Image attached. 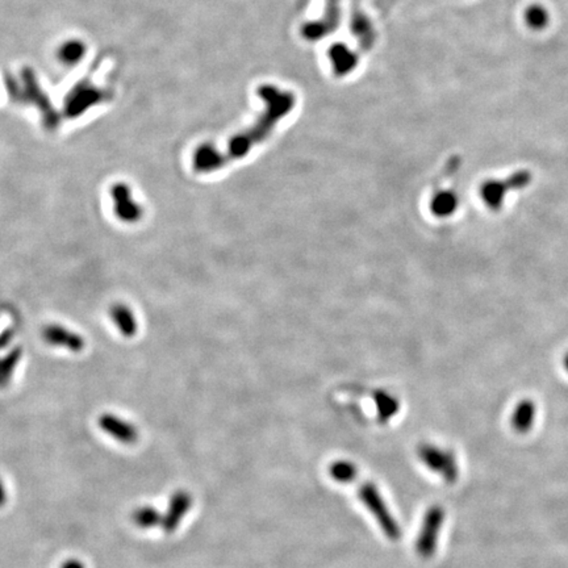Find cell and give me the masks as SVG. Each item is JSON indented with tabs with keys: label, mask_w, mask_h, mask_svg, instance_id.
Listing matches in <instances>:
<instances>
[{
	"label": "cell",
	"mask_w": 568,
	"mask_h": 568,
	"mask_svg": "<svg viewBox=\"0 0 568 568\" xmlns=\"http://www.w3.org/2000/svg\"><path fill=\"white\" fill-rule=\"evenodd\" d=\"M259 97L266 103V109L250 129L235 136L229 141L227 153H221L215 146H201L193 156V167L198 173H213L227 162L245 157L258 144L264 142L286 114L291 112L295 105L292 92L282 91L272 86H262L258 91Z\"/></svg>",
	"instance_id": "cell-1"
},
{
	"label": "cell",
	"mask_w": 568,
	"mask_h": 568,
	"mask_svg": "<svg viewBox=\"0 0 568 568\" xmlns=\"http://www.w3.org/2000/svg\"><path fill=\"white\" fill-rule=\"evenodd\" d=\"M358 481V498L362 504L371 513L376 524L379 525L382 533L392 542L399 541L402 538V527L396 521L380 490L373 481H359V478Z\"/></svg>",
	"instance_id": "cell-2"
},
{
	"label": "cell",
	"mask_w": 568,
	"mask_h": 568,
	"mask_svg": "<svg viewBox=\"0 0 568 568\" xmlns=\"http://www.w3.org/2000/svg\"><path fill=\"white\" fill-rule=\"evenodd\" d=\"M445 508L434 504L428 508L421 521L414 549L422 559H430L437 552L439 534L445 524Z\"/></svg>",
	"instance_id": "cell-3"
},
{
	"label": "cell",
	"mask_w": 568,
	"mask_h": 568,
	"mask_svg": "<svg viewBox=\"0 0 568 568\" xmlns=\"http://www.w3.org/2000/svg\"><path fill=\"white\" fill-rule=\"evenodd\" d=\"M417 458L429 471L437 473L446 483H455L459 476V467L453 451L429 442L417 446Z\"/></svg>",
	"instance_id": "cell-4"
},
{
	"label": "cell",
	"mask_w": 568,
	"mask_h": 568,
	"mask_svg": "<svg viewBox=\"0 0 568 568\" xmlns=\"http://www.w3.org/2000/svg\"><path fill=\"white\" fill-rule=\"evenodd\" d=\"M111 198L114 203L116 218L125 224H136L144 216V208L139 201L133 199L131 187L125 183H116L111 187Z\"/></svg>",
	"instance_id": "cell-5"
},
{
	"label": "cell",
	"mask_w": 568,
	"mask_h": 568,
	"mask_svg": "<svg viewBox=\"0 0 568 568\" xmlns=\"http://www.w3.org/2000/svg\"><path fill=\"white\" fill-rule=\"evenodd\" d=\"M193 504V495L190 492L184 490L175 491L168 501L166 513L164 515L161 525L162 529L167 534L174 533L179 525L182 524L186 515L191 510Z\"/></svg>",
	"instance_id": "cell-6"
},
{
	"label": "cell",
	"mask_w": 568,
	"mask_h": 568,
	"mask_svg": "<svg viewBox=\"0 0 568 568\" xmlns=\"http://www.w3.org/2000/svg\"><path fill=\"white\" fill-rule=\"evenodd\" d=\"M530 175L526 171H521L518 174L513 175L507 182H498V181H490L481 186V195L483 201L492 208L498 210V207L503 204V199L508 191V187L516 188V187H524L529 183Z\"/></svg>",
	"instance_id": "cell-7"
},
{
	"label": "cell",
	"mask_w": 568,
	"mask_h": 568,
	"mask_svg": "<svg viewBox=\"0 0 568 568\" xmlns=\"http://www.w3.org/2000/svg\"><path fill=\"white\" fill-rule=\"evenodd\" d=\"M41 334L43 340L54 348H62L70 350L73 353H80L86 346V341L80 334L73 332L60 323L46 325Z\"/></svg>",
	"instance_id": "cell-8"
},
{
	"label": "cell",
	"mask_w": 568,
	"mask_h": 568,
	"mask_svg": "<svg viewBox=\"0 0 568 568\" xmlns=\"http://www.w3.org/2000/svg\"><path fill=\"white\" fill-rule=\"evenodd\" d=\"M97 424L105 433L124 445H133L139 439V429L129 421L124 420L112 413H103L99 417Z\"/></svg>",
	"instance_id": "cell-9"
},
{
	"label": "cell",
	"mask_w": 568,
	"mask_h": 568,
	"mask_svg": "<svg viewBox=\"0 0 568 568\" xmlns=\"http://www.w3.org/2000/svg\"><path fill=\"white\" fill-rule=\"evenodd\" d=\"M111 320L114 321L117 331L125 338H132L139 332V323L131 308L123 303H116L109 309Z\"/></svg>",
	"instance_id": "cell-10"
},
{
	"label": "cell",
	"mask_w": 568,
	"mask_h": 568,
	"mask_svg": "<svg viewBox=\"0 0 568 568\" xmlns=\"http://www.w3.org/2000/svg\"><path fill=\"white\" fill-rule=\"evenodd\" d=\"M456 205L458 198L453 190H436L429 200V210L437 218L451 216Z\"/></svg>",
	"instance_id": "cell-11"
},
{
	"label": "cell",
	"mask_w": 568,
	"mask_h": 568,
	"mask_svg": "<svg viewBox=\"0 0 568 568\" xmlns=\"http://www.w3.org/2000/svg\"><path fill=\"white\" fill-rule=\"evenodd\" d=\"M373 400L375 402L377 419L382 422H387L395 417L400 409V402L394 395L385 391H376L373 395Z\"/></svg>",
	"instance_id": "cell-12"
},
{
	"label": "cell",
	"mask_w": 568,
	"mask_h": 568,
	"mask_svg": "<svg viewBox=\"0 0 568 568\" xmlns=\"http://www.w3.org/2000/svg\"><path fill=\"white\" fill-rule=\"evenodd\" d=\"M535 417V405L530 400H525L517 405L512 416V427L518 433H526L533 427Z\"/></svg>",
	"instance_id": "cell-13"
},
{
	"label": "cell",
	"mask_w": 568,
	"mask_h": 568,
	"mask_svg": "<svg viewBox=\"0 0 568 568\" xmlns=\"http://www.w3.org/2000/svg\"><path fill=\"white\" fill-rule=\"evenodd\" d=\"M162 520L164 515L151 505H142L132 513V521L140 529H154L158 525H162Z\"/></svg>",
	"instance_id": "cell-14"
},
{
	"label": "cell",
	"mask_w": 568,
	"mask_h": 568,
	"mask_svg": "<svg viewBox=\"0 0 568 568\" xmlns=\"http://www.w3.org/2000/svg\"><path fill=\"white\" fill-rule=\"evenodd\" d=\"M23 357V349L15 348L11 350L6 357L0 358V388L9 385L15 370L18 368Z\"/></svg>",
	"instance_id": "cell-15"
},
{
	"label": "cell",
	"mask_w": 568,
	"mask_h": 568,
	"mask_svg": "<svg viewBox=\"0 0 568 568\" xmlns=\"http://www.w3.org/2000/svg\"><path fill=\"white\" fill-rule=\"evenodd\" d=\"M329 475L334 481L348 484H351L359 476L357 466L346 459H338L333 462L329 466Z\"/></svg>",
	"instance_id": "cell-16"
},
{
	"label": "cell",
	"mask_w": 568,
	"mask_h": 568,
	"mask_svg": "<svg viewBox=\"0 0 568 568\" xmlns=\"http://www.w3.org/2000/svg\"><path fill=\"white\" fill-rule=\"evenodd\" d=\"M525 24L534 31H541L549 26L550 14L541 4H532L525 9Z\"/></svg>",
	"instance_id": "cell-17"
},
{
	"label": "cell",
	"mask_w": 568,
	"mask_h": 568,
	"mask_svg": "<svg viewBox=\"0 0 568 568\" xmlns=\"http://www.w3.org/2000/svg\"><path fill=\"white\" fill-rule=\"evenodd\" d=\"M332 58L334 61V66H336V71H338L340 74L351 70L354 68V58L345 50L342 52L341 46H336L333 49Z\"/></svg>",
	"instance_id": "cell-18"
},
{
	"label": "cell",
	"mask_w": 568,
	"mask_h": 568,
	"mask_svg": "<svg viewBox=\"0 0 568 568\" xmlns=\"http://www.w3.org/2000/svg\"><path fill=\"white\" fill-rule=\"evenodd\" d=\"M15 337V331L14 329H7L0 334V350L7 349L11 342L14 341Z\"/></svg>",
	"instance_id": "cell-19"
},
{
	"label": "cell",
	"mask_w": 568,
	"mask_h": 568,
	"mask_svg": "<svg viewBox=\"0 0 568 568\" xmlns=\"http://www.w3.org/2000/svg\"><path fill=\"white\" fill-rule=\"evenodd\" d=\"M61 568H86V566L78 559H69L66 560Z\"/></svg>",
	"instance_id": "cell-20"
},
{
	"label": "cell",
	"mask_w": 568,
	"mask_h": 568,
	"mask_svg": "<svg viewBox=\"0 0 568 568\" xmlns=\"http://www.w3.org/2000/svg\"><path fill=\"white\" fill-rule=\"evenodd\" d=\"M7 490H6V486H4V481H1V478H0V508L4 507V504L7 503Z\"/></svg>",
	"instance_id": "cell-21"
},
{
	"label": "cell",
	"mask_w": 568,
	"mask_h": 568,
	"mask_svg": "<svg viewBox=\"0 0 568 568\" xmlns=\"http://www.w3.org/2000/svg\"><path fill=\"white\" fill-rule=\"evenodd\" d=\"M564 365H566V368H567L568 371V355L566 357V359H564Z\"/></svg>",
	"instance_id": "cell-22"
}]
</instances>
